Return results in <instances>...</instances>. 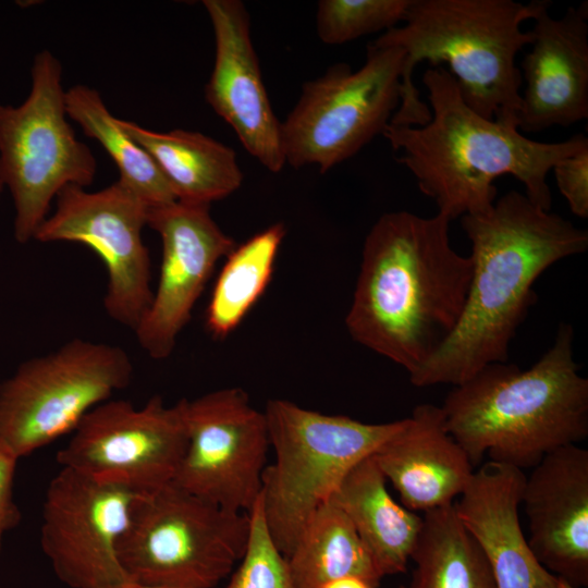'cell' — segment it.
<instances>
[{"instance_id":"obj_1","label":"cell","mask_w":588,"mask_h":588,"mask_svg":"<svg viewBox=\"0 0 588 588\" xmlns=\"http://www.w3.org/2000/svg\"><path fill=\"white\" fill-rule=\"evenodd\" d=\"M450 221L391 211L364 241L346 329L409 377L451 336L465 307L473 261L451 246Z\"/></svg>"},{"instance_id":"obj_2","label":"cell","mask_w":588,"mask_h":588,"mask_svg":"<svg viewBox=\"0 0 588 588\" xmlns=\"http://www.w3.org/2000/svg\"><path fill=\"white\" fill-rule=\"evenodd\" d=\"M470 244L471 280L460 322L409 381L458 385L492 363H504L535 302L536 280L555 262L583 254L588 232L510 191L486 211L461 217Z\"/></svg>"},{"instance_id":"obj_3","label":"cell","mask_w":588,"mask_h":588,"mask_svg":"<svg viewBox=\"0 0 588 588\" xmlns=\"http://www.w3.org/2000/svg\"><path fill=\"white\" fill-rule=\"evenodd\" d=\"M422 84L430 120L420 126L389 124L382 135L401 152L397 162L412 172L438 212L453 220L488 210L497 199L493 182L505 174L524 185L532 203L551 209L548 173L560 160L587 147V136L543 143L487 120L464 101L444 66H429Z\"/></svg>"},{"instance_id":"obj_4","label":"cell","mask_w":588,"mask_h":588,"mask_svg":"<svg viewBox=\"0 0 588 588\" xmlns=\"http://www.w3.org/2000/svg\"><path fill=\"white\" fill-rule=\"evenodd\" d=\"M550 5L548 0H412L403 24L372 41L405 53L401 100L390 124L420 126L430 120L413 81L416 65L428 61L448 65L475 112L517 128L523 79L515 59L532 41L522 24Z\"/></svg>"},{"instance_id":"obj_5","label":"cell","mask_w":588,"mask_h":588,"mask_svg":"<svg viewBox=\"0 0 588 588\" xmlns=\"http://www.w3.org/2000/svg\"><path fill=\"white\" fill-rule=\"evenodd\" d=\"M573 328L559 326L551 347L528 369L492 363L455 385L440 406L450 434L473 466L520 469L588 436V379L573 355Z\"/></svg>"},{"instance_id":"obj_6","label":"cell","mask_w":588,"mask_h":588,"mask_svg":"<svg viewBox=\"0 0 588 588\" xmlns=\"http://www.w3.org/2000/svg\"><path fill=\"white\" fill-rule=\"evenodd\" d=\"M264 414L274 461L264 470L261 509L275 547L286 558L315 511L404 419L367 424L283 399L269 400Z\"/></svg>"},{"instance_id":"obj_7","label":"cell","mask_w":588,"mask_h":588,"mask_svg":"<svg viewBox=\"0 0 588 588\" xmlns=\"http://www.w3.org/2000/svg\"><path fill=\"white\" fill-rule=\"evenodd\" d=\"M248 513L224 510L173 481L137 493L118 558L128 580L164 588H216L242 560Z\"/></svg>"},{"instance_id":"obj_8","label":"cell","mask_w":588,"mask_h":588,"mask_svg":"<svg viewBox=\"0 0 588 588\" xmlns=\"http://www.w3.org/2000/svg\"><path fill=\"white\" fill-rule=\"evenodd\" d=\"M62 64L47 49L30 68V89L20 106L0 103V175L14 206L13 234L32 240L66 186H89L96 158L68 121Z\"/></svg>"},{"instance_id":"obj_9","label":"cell","mask_w":588,"mask_h":588,"mask_svg":"<svg viewBox=\"0 0 588 588\" xmlns=\"http://www.w3.org/2000/svg\"><path fill=\"white\" fill-rule=\"evenodd\" d=\"M132 373L122 347L79 338L21 363L0 382V444L20 460L72 433Z\"/></svg>"},{"instance_id":"obj_10","label":"cell","mask_w":588,"mask_h":588,"mask_svg":"<svg viewBox=\"0 0 588 588\" xmlns=\"http://www.w3.org/2000/svg\"><path fill=\"white\" fill-rule=\"evenodd\" d=\"M404 59L402 49L371 42L357 71L338 63L306 82L281 122L285 162L323 173L382 135L400 105Z\"/></svg>"},{"instance_id":"obj_11","label":"cell","mask_w":588,"mask_h":588,"mask_svg":"<svg viewBox=\"0 0 588 588\" xmlns=\"http://www.w3.org/2000/svg\"><path fill=\"white\" fill-rule=\"evenodd\" d=\"M186 443L185 399L155 395L142 407L110 399L83 417L57 462L142 493L174 480Z\"/></svg>"},{"instance_id":"obj_12","label":"cell","mask_w":588,"mask_h":588,"mask_svg":"<svg viewBox=\"0 0 588 588\" xmlns=\"http://www.w3.org/2000/svg\"><path fill=\"white\" fill-rule=\"evenodd\" d=\"M56 204L34 240L79 243L94 250L107 271L105 310L134 331L152 298L150 257L142 236L148 206L119 181L96 192L66 186Z\"/></svg>"},{"instance_id":"obj_13","label":"cell","mask_w":588,"mask_h":588,"mask_svg":"<svg viewBox=\"0 0 588 588\" xmlns=\"http://www.w3.org/2000/svg\"><path fill=\"white\" fill-rule=\"evenodd\" d=\"M186 449L173 482L224 510L249 513L270 448L264 411L241 388L185 399Z\"/></svg>"},{"instance_id":"obj_14","label":"cell","mask_w":588,"mask_h":588,"mask_svg":"<svg viewBox=\"0 0 588 588\" xmlns=\"http://www.w3.org/2000/svg\"><path fill=\"white\" fill-rule=\"evenodd\" d=\"M137 493L61 467L42 505L40 544L71 588H114L128 580L118 558Z\"/></svg>"},{"instance_id":"obj_15","label":"cell","mask_w":588,"mask_h":588,"mask_svg":"<svg viewBox=\"0 0 588 588\" xmlns=\"http://www.w3.org/2000/svg\"><path fill=\"white\" fill-rule=\"evenodd\" d=\"M147 225L160 236L162 257L157 289L134 333L151 358L164 359L217 264L236 243L212 219L210 205L175 200L148 207Z\"/></svg>"},{"instance_id":"obj_16","label":"cell","mask_w":588,"mask_h":588,"mask_svg":"<svg viewBox=\"0 0 588 588\" xmlns=\"http://www.w3.org/2000/svg\"><path fill=\"white\" fill-rule=\"evenodd\" d=\"M215 35V63L205 86L212 110L240 142L271 172L285 162L281 122L277 119L250 37L249 14L238 0H205Z\"/></svg>"},{"instance_id":"obj_17","label":"cell","mask_w":588,"mask_h":588,"mask_svg":"<svg viewBox=\"0 0 588 588\" xmlns=\"http://www.w3.org/2000/svg\"><path fill=\"white\" fill-rule=\"evenodd\" d=\"M522 504L530 549L551 574L588 585V450L566 445L547 454L525 480Z\"/></svg>"},{"instance_id":"obj_18","label":"cell","mask_w":588,"mask_h":588,"mask_svg":"<svg viewBox=\"0 0 588 588\" xmlns=\"http://www.w3.org/2000/svg\"><path fill=\"white\" fill-rule=\"evenodd\" d=\"M531 49L518 65L525 81L518 130L568 127L588 118V4L569 5L554 19L549 8L534 19Z\"/></svg>"},{"instance_id":"obj_19","label":"cell","mask_w":588,"mask_h":588,"mask_svg":"<svg viewBox=\"0 0 588 588\" xmlns=\"http://www.w3.org/2000/svg\"><path fill=\"white\" fill-rule=\"evenodd\" d=\"M523 469L488 461L454 502L456 515L482 551L497 588H556L559 577L535 556L520 527Z\"/></svg>"},{"instance_id":"obj_20","label":"cell","mask_w":588,"mask_h":588,"mask_svg":"<svg viewBox=\"0 0 588 588\" xmlns=\"http://www.w3.org/2000/svg\"><path fill=\"white\" fill-rule=\"evenodd\" d=\"M372 456L402 505L413 512L452 505L475 471L450 434L441 407L428 403L417 405Z\"/></svg>"},{"instance_id":"obj_21","label":"cell","mask_w":588,"mask_h":588,"mask_svg":"<svg viewBox=\"0 0 588 588\" xmlns=\"http://www.w3.org/2000/svg\"><path fill=\"white\" fill-rule=\"evenodd\" d=\"M372 455L356 464L331 499L351 520L382 578L405 573L422 516L396 503Z\"/></svg>"},{"instance_id":"obj_22","label":"cell","mask_w":588,"mask_h":588,"mask_svg":"<svg viewBox=\"0 0 588 588\" xmlns=\"http://www.w3.org/2000/svg\"><path fill=\"white\" fill-rule=\"evenodd\" d=\"M119 121L155 160L176 200L210 205L240 188L243 172L229 146L199 132H157L135 122Z\"/></svg>"},{"instance_id":"obj_23","label":"cell","mask_w":588,"mask_h":588,"mask_svg":"<svg viewBox=\"0 0 588 588\" xmlns=\"http://www.w3.org/2000/svg\"><path fill=\"white\" fill-rule=\"evenodd\" d=\"M286 561L298 588H322L350 576L376 588L382 579L351 520L331 498L311 515Z\"/></svg>"},{"instance_id":"obj_24","label":"cell","mask_w":588,"mask_h":588,"mask_svg":"<svg viewBox=\"0 0 588 588\" xmlns=\"http://www.w3.org/2000/svg\"><path fill=\"white\" fill-rule=\"evenodd\" d=\"M415 566L399 588H497L479 546L460 522L454 503L427 511L411 554Z\"/></svg>"},{"instance_id":"obj_25","label":"cell","mask_w":588,"mask_h":588,"mask_svg":"<svg viewBox=\"0 0 588 588\" xmlns=\"http://www.w3.org/2000/svg\"><path fill=\"white\" fill-rule=\"evenodd\" d=\"M64 103L68 118L111 157L120 172L119 182L148 207L176 200L155 160L122 128L99 91L87 85H74L65 90Z\"/></svg>"},{"instance_id":"obj_26","label":"cell","mask_w":588,"mask_h":588,"mask_svg":"<svg viewBox=\"0 0 588 588\" xmlns=\"http://www.w3.org/2000/svg\"><path fill=\"white\" fill-rule=\"evenodd\" d=\"M284 235V225L274 223L225 257L206 310V328L213 338L231 334L264 294Z\"/></svg>"},{"instance_id":"obj_27","label":"cell","mask_w":588,"mask_h":588,"mask_svg":"<svg viewBox=\"0 0 588 588\" xmlns=\"http://www.w3.org/2000/svg\"><path fill=\"white\" fill-rule=\"evenodd\" d=\"M412 0H321L316 28L327 45H341L403 23Z\"/></svg>"},{"instance_id":"obj_28","label":"cell","mask_w":588,"mask_h":588,"mask_svg":"<svg viewBox=\"0 0 588 588\" xmlns=\"http://www.w3.org/2000/svg\"><path fill=\"white\" fill-rule=\"evenodd\" d=\"M248 514L250 531L246 551L223 588H298L286 558L267 529L260 497Z\"/></svg>"},{"instance_id":"obj_29","label":"cell","mask_w":588,"mask_h":588,"mask_svg":"<svg viewBox=\"0 0 588 588\" xmlns=\"http://www.w3.org/2000/svg\"><path fill=\"white\" fill-rule=\"evenodd\" d=\"M560 193L571 211L588 217V146L560 160L552 168Z\"/></svg>"},{"instance_id":"obj_30","label":"cell","mask_w":588,"mask_h":588,"mask_svg":"<svg viewBox=\"0 0 588 588\" xmlns=\"http://www.w3.org/2000/svg\"><path fill=\"white\" fill-rule=\"evenodd\" d=\"M19 458L0 444V555L5 535L21 520V511L14 495V481Z\"/></svg>"},{"instance_id":"obj_31","label":"cell","mask_w":588,"mask_h":588,"mask_svg":"<svg viewBox=\"0 0 588 588\" xmlns=\"http://www.w3.org/2000/svg\"><path fill=\"white\" fill-rule=\"evenodd\" d=\"M322 588H375L368 581L358 577H343L326 584Z\"/></svg>"},{"instance_id":"obj_32","label":"cell","mask_w":588,"mask_h":588,"mask_svg":"<svg viewBox=\"0 0 588 588\" xmlns=\"http://www.w3.org/2000/svg\"><path fill=\"white\" fill-rule=\"evenodd\" d=\"M114 588H164V587L148 586V585H143L135 581L126 580L115 586Z\"/></svg>"},{"instance_id":"obj_33","label":"cell","mask_w":588,"mask_h":588,"mask_svg":"<svg viewBox=\"0 0 588 588\" xmlns=\"http://www.w3.org/2000/svg\"><path fill=\"white\" fill-rule=\"evenodd\" d=\"M556 588H576L572 585H569L568 583H566L565 580L559 578V584H558V587Z\"/></svg>"},{"instance_id":"obj_34","label":"cell","mask_w":588,"mask_h":588,"mask_svg":"<svg viewBox=\"0 0 588 588\" xmlns=\"http://www.w3.org/2000/svg\"><path fill=\"white\" fill-rule=\"evenodd\" d=\"M4 185H3V182H2V179H1V175H0V193L2 192Z\"/></svg>"}]
</instances>
